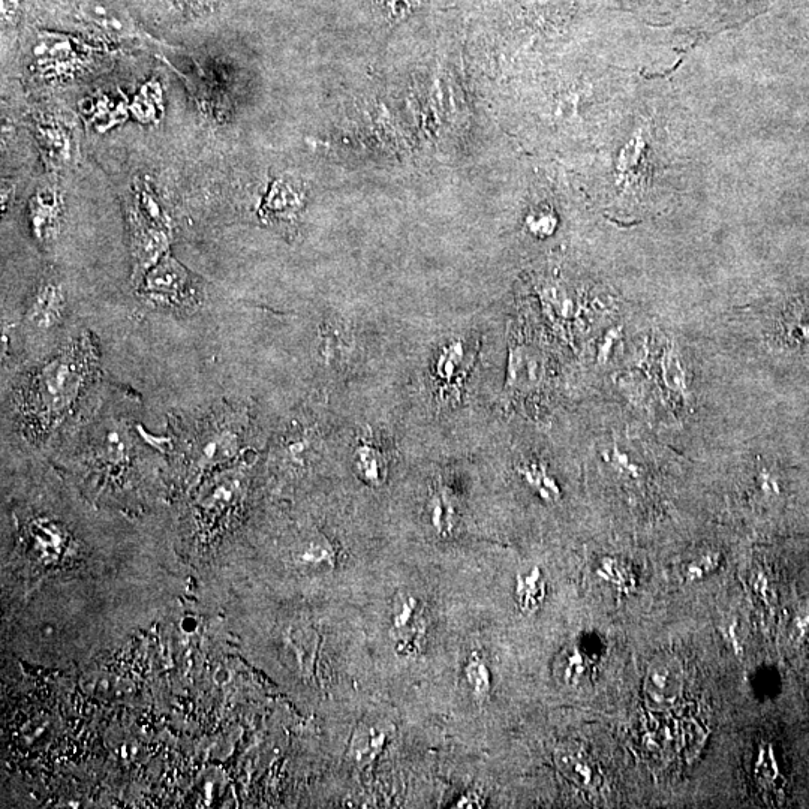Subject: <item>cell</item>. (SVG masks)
Returning a JSON list of instances; mask_svg holds the SVG:
<instances>
[{
  "mask_svg": "<svg viewBox=\"0 0 809 809\" xmlns=\"http://www.w3.org/2000/svg\"><path fill=\"white\" fill-rule=\"evenodd\" d=\"M586 670H588V663H586L585 655H583L579 649H574L570 657L567 658V666H565L564 670V681L567 682L568 685H577L580 679L585 676Z\"/></svg>",
  "mask_w": 809,
  "mask_h": 809,
  "instance_id": "d4e9b609",
  "label": "cell"
},
{
  "mask_svg": "<svg viewBox=\"0 0 809 809\" xmlns=\"http://www.w3.org/2000/svg\"><path fill=\"white\" fill-rule=\"evenodd\" d=\"M622 327H616V329L609 330L607 335L604 336L603 341L601 344L598 345V363H606L607 359H609L610 350H612L613 344L618 341L619 336H621Z\"/></svg>",
  "mask_w": 809,
  "mask_h": 809,
  "instance_id": "484cf974",
  "label": "cell"
},
{
  "mask_svg": "<svg viewBox=\"0 0 809 809\" xmlns=\"http://www.w3.org/2000/svg\"><path fill=\"white\" fill-rule=\"evenodd\" d=\"M456 504L447 487L436 484L426 502V522L438 537L447 538L456 528Z\"/></svg>",
  "mask_w": 809,
  "mask_h": 809,
  "instance_id": "52a82bcc",
  "label": "cell"
},
{
  "mask_svg": "<svg viewBox=\"0 0 809 809\" xmlns=\"http://www.w3.org/2000/svg\"><path fill=\"white\" fill-rule=\"evenodd\" d=\"M597 576L612 585L621 595L636 591V574L631 565L621 559L604 558L598 565Z\"/></svg>",
  "mask_w": 809,
  "mask_h": 809,
  "instance_id": "5bb4252c",
  "label": "cell"
},
{
  "mask_svg": "<svg viewBox=\"0 0 809 809\" xmlns=\"http://www.w3.org/2000/svg\"><path fill=\"white\" fill-rule=\"evenodd\" d=\"M66 296L56 281H45L36 288L26 309V321L33 329L48 332L62 323Z\"/></svg>",
  "mask_w": 809,
  "mask_h": 809,
  "instance_id": "277c9868",
  "label": "cell"
},
{
  "mask_svg": "<svg viewBox=\"0 0 809 809\" xmlns=\"http://www.w3.org/2000/svg\"><path fill=\"white\" fill-rule=\"evenodd\" d=\"M463 357H465V350H463L462 342H453V344L445 345L439 351L438 359L435 363L436 377L444 383H450L456 377L460 365H462Z\"/></svg>",
  "mask_w": 809,
  "mask_h": 809,
  "instance_id": "d6986e66",
  "label": "cell"
},
{
  "mask_svg": "<svg viewBox=\"0 0 809 809\" xmlns=\"http://www.w3.org/2000/svg\"><path fill=\"white\" fill-rule=\"evenodd\" d=\"M237 436L231 430H218V432L207 435L201 445V459L206 462H221L233 456L236 451Z\"/></svg>",
  "mask_w": 809,
  "mask_h": 809,
  "instance_id": "e0dca14e",
  "label": "cell"
},
{
  "mask_svg": "<svg viewBox=\"0 0 809 809\" xmlns=\"http://www.w3.org/2000/svg\"><path fill=\"white\" fill-rule=\"evenodd\" d=\"M517 474L522 478L523 483L534 490L547 504H556L561 501L562 492L558 481L549 472L546 463L537 459L522 460L516 466Z\"/></svg>",
  "mask_w": 809,
  "mask_h": 809,
  "instance_id": "ba28073f",
  "label": "cell"
},
{
  "mask_svg": "<svg viewBox=\"0 0 809 809\" xmlns=\"http://www.w3.org/2000/svg\"><path fill=\"white\" fill-rule=\"evenodd\" d=\"M541 380V363L537 354L526 347H511L508 354L507 381L508 390H528L537 386Z\"/></svg>",
  "mask_w": 809,
  "mask_h": 809,
  "instance_id": "8992f818",
  "label": "cell"
},
{
  "mask_svg": "<svg viewBox=\"0 0 809 809\" xmlns=\"http://www.w3.org/2000/svg\"><path fill=\"white\" fill-rule=\"evenodd\" d=\"M556 765L565 777L570 778L582 789L594 790L600 784L597 769L586 756L585 751L562 748L556 753Z\"/></svg>",
  "mask_w": 809,
  "mask_h": 809,
  "instance_id": "9c48e42d",
  "label": "cell"
},
{
  "mask_svg": "<svg viewBox=\"0 0 809 809\" xmlns=\"http://www.w3.org/2000/svg\"><path fill=\"white\" fill-rule=\"evenodd\" d=\"M483 804L484 801L478 793L468 792L465 796H462L457 805H454V808H481Z\"/></svg>",
  "mask_w": 809,
  "mask_h": 809,
  "instance_id": "f1b7e54d",
  "label": "cell"
},
{
  "mask_svg": "<svg viewBox=\"0 0 809 809\" xmlns=\"http://www.w3.org/2000/svg\"><path fill=\"white\" fill-rule=\"evenodd\" d=\"M759 480L760 486H762V490L766 495H778V493H780V486H778L777 480H775L769 472L763 471L762 474H760Z\"/></svg>",
  "mask_w": 809,
  "mask_h": 809,
  "instance_id": "83f0119b",
  "label": "cell"
},
{
  "mask_svg": "<svg viewBox=\"0 0 809 809\" xmlns=\"http://www.w3.org/2000/svg\"><path fill=\"white\" fill-rule=\"evenodd\" d=\"M684 691V666L675 655L655 657L646 670L643 681L645 705L651 711H667L673 708Z\"/></svg>",
  "mask_w": 809,
  "mask_h": 809,
  "instance_id": "7a4b0ae2",
  "label": "cell"
},
{
  "mask_svg": "<svg viewBox=\"0 0 809 809\" xmlns=\"http://www.w3.org/2000/svg\"><path fill=\"white\" fill-rule=\"evenodd\" d=\"M348 339L341 327L329 326L321 338L320 354L327 363L342 362V354L347 353Z\"/></svg>",
  "mask_w": 809,
  "mask_h": 809,
  "instance_id": "44dd1931",
  "label": "cell"
},
{
  "mask_svg": "<svg viewBox=\"0 0 809 809\" xmlns=\"http://www.w3.org/2000/svg\"><path fill=\"white\" fill-rule=\"evenodd\" d=\"M300 209V197L294 189L285 183H276L270 191L263 212L273 218H293Z\"/></svg>",
  "mask_w": 809,
  "mask_h": 809,
  "instance_id": "9a60e30c",
  "label": "cell"
},
{
  "mask_svg": "<svg viewBox=\"0 0 809 809\" xmlns=\"http://www.w3.org/2000/svg\"><path fill=\"white\" fill-rule=\"evenodd\" d=\"M333 547L326 538H312L311 541L303 546L302 552H300V561L305 562V564H321V562H327V564H333Z\"/></svg>",
  "mask_w": 809,
  "mask_h": 809,
  "instance_id": "603a6c76",
  "label": "cell"
},
{
  "mask_svg": "<svg viewBox=\"0 0 809 809\" xmlns=\"http://www.w3.org/2000/svg\"><path fill=\"white\" fill-rule=\"evenodd\" d=\"M546 598V582L540 568L534 567L529 573H519L516 579V600L525 615L538 612Z\"/></svg>",
  "mask_w": 809,
  "mask_h": 809,
  "instance_id": "4fadbf2b",
  "label": "cell"
},
{
  "mask_svg": "<svg viewBox=\"0 0 809 809\" xmlns=\"http://www.w3.org/2000/svg\"><path fill=\"white\" fill-rule=\"evenodd\" d=\"M604 459H606V462L610 463L616 471L628 475L630 478H639L640 474H642V469H640L636 463L631 462L630 457H628L624 451L619 450L618 445H615L612 451H606V453H604Z\"/></svg>",
  "mask_w": 809,
  "mask_h": 809,
  "instance_id": "cb8c5ba5",
  "label": "cell"
},
{
  "mask_svg": "<svg viewBox=\"0 0 809 809\" xmlns=\"http://www.w3.org/2000/svg\"><path fill=\"white\" fill-rule=\"evenodd\" d=\"M417 2L418 0H380L383 8H386L393 17L405 14V12L411 9Z\"/></svg>",
  "mask_w": 809,
  "mask_h": 809,
  "instance_id": "4316f807",
  "label": "cell"
},
{
  "mask_svg": "<svg viewBox=\"0 0 809 809\" xmlns=\"http://www.w3.org/2000/svg\"><path fill=\"white\" fill-rule=\"evenodd\" d=\"M780 775V765H778L774 747L769 744L760 745L756 762H754V777H756L757 783L765 789H769L777 784Z\"/></svg>",
  "mask_w": 809,
  "mask_h": 809,
  "instance_id": "ac0fdd59",
  "label": "cell"
},
{
  "mask_svg": "<svg viewBox=\"0 0 809 809\" xmlns=\"http://www.w3.org/2000/svg\"><path fill=\"white\" fill-rule=\"evenodd\" d=\"M72 9V14L86 21L89 26L96 27L114 36H137V29L128 18V14L105 0H62Z\"/></svg>",
  "mask_w": 809,
  "mask_h": 809,
  "instance_id": "3957f363",
  "label": "cell"
},
{
  "mask_svg": "<svg viewBox=\"0 0 809 809\" xmlns=\"http://www.w3.org/2000/svg\"><path fill=\"white\" fill-rule=\"evenodd\" d=\"M463 675H465L466 684L471 688L475 699L478 702L486 700L490 694V688H492V679H490V670L486 661L477 652H474L466 661Z\"/></svg>",
  "mask_w": 809,
  "mask_h": 809,
  "instance_id": "2e32d148",
  "label": "cell"
},
{
  "mask_svg": "<svg viewBox=\"0 0 809 809\" xmlns=\"http://www.w3.org/2000/svg\"><path fill=\"white\" fill-rule=\"evenodd\" d=\"M59 218L60 204L56 194L39 192L30 204V222H32L33 234L42 242L51 239L56 233Z\"/></svg>",
  "mask_w": 809,
  "mask_h": 809,
  "instance_id": "8fae6325",
  "label": "cell"
},
{
  "mask_svg": "<svg viewBox=\"0 0 809 809\" xmlns=\"http://www.w3.org/2000/svg\"><path fill=\"white\" fill-rule=\"evenodd\" d=\"M89 351L72 347L45 363L24 389L23 412L32 424L47 430L65 417L89 377Z\"/></svg>",
  "mask_w": 809,
  "mask_h": 809,
  "instance_id": "6da1fadb",
  "label": "cell"
},
{
  "mask_svg": "<svg viewBox=\"0 0 809 809\" xmlns=\"http://www.w3.org/2000/svg\"><path fill=\"white\" fill-rule=\"evenodd\" d=\"M392 738V729L383 724H374L357 730L353 741V757L359 765L374 762Z\"/></svg>",
  "mask_w": 809,
  "mask_h": 809,
  "instance_id": "7c38bea8",
  "label": "cell"
},
{
  "mask_svg": "<svg viewBox=\"0 0 809 809\" xmlns=\"http://www.w3.org/2000/svg\"><path fill=\"white\" fill-rule=\"evenodd\" d=\"M661 368H663V380L666 386L673 392L678 393V395H687L684 366L679 360L678 353L672 348L664 353Z\"/></svg>",
  "mask_w": 809,
  "mask_h": 809,
  "instance_id": "ffe728a7",
  "label": "cell"
},
{
  "mask_svg": "<svg viewBox=\"0 0 809 809\" xmlns=\"http://www.w3.org/2000/svg\"><path fill=\"white\" fill-rule=\"evenodd\" d=\"M354 469L368 486L380 487L387 480V459L383 451L369 441H360L354 450Z\"/></svg>",
  "mask_w": 809,
  "mask_h": 809,
  "instance_id": "30bf717a",
  "label": "cell"
},
{
  "mask_svg": "<svg viewBox=\"0 0 809 809\" xmlns=\"http://www.w3.org/2000/svg\"><path fill=\"white\" fill-rule=\"evenodd\" d=\"M188 285V272L171 258H164L147 275L144 291L150 299L176 303L188 294Z\"/></svg>",
  "mask_w": 809,
  "mask_h": 809,
  "instance_id": "5b68a950",
  "label": "cell"
},
{
  "mask_svg": "<svg viewBox=\"0 0 809 809\" xmlns=\"http://www.w3.org/2000/svg\"><path fill=\"white\" fill-rule=\"evenodd\" d=\"M721 565V555L718 552L703 553L697 556L693 561L685 565L682 571V579L687 583L697 582V580L705 579L709 574L718 570Z\"/></svg>",
  "mask_w": 809,
  "mask_h": 809,
  "instance_id": "7402d4cb",
  "label": "cell"
}]
</instances>
